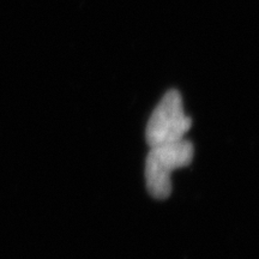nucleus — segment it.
<instances>
[{"label": "nucleus", "mask_w": 259, "mask_h": 259, "mask_svg": "<svg viewBox=\"0 0 259 259\" xmlns=\"http://www.w3.org/2000/svg\"><path fill=\"white\" fill-rule=\"evenodd\" d=\"M192 120L184 111L183 99L177 90L164 94L149 119L145 138L149 147L173 143L185 138Z\"/></svg>", "instance_id": "obj_2"}, {"label": "nucleus", "mask_w": 259, "mask_h": 259, "mask_svg": "<svg viewBox=\"0 0 259 259\" xmlns=\"http://www.w3.org/2000/svg\"><path fill=\"white\" fill-rule=\"evenodd\" d=\"M192 158L193 145L185 138L150 147L145 160V181L149 193L156 199H166L171 192V173L178 168L189 166Z\"/></svg>", "instance_id": "obj_1"}]
</instances>
